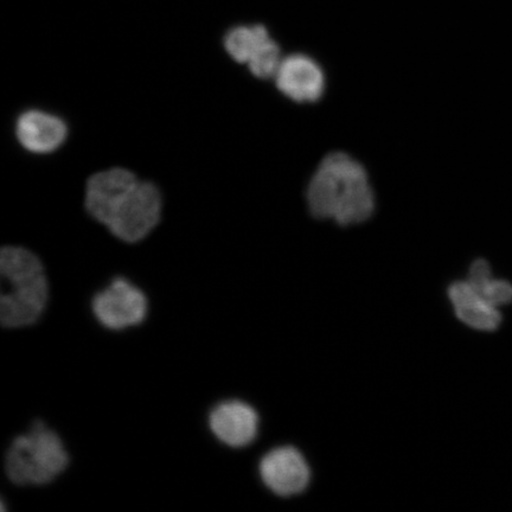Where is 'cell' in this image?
<instances>
[{
	"instance_id": "cell-1",
	"label": "cell",
	"mask_w": 512,
	"mask_h": 512,
	"mask_svg": "<svg viewBox=\"0 0 512 512\" xmlns=\"http://www.w3.org/2000/svg\"><path fill=\"white\" fill-rule=\"evenodd\" d=\"M86 208L115 238L133 243L146 238L159 223L162 196L155 184L114 168L88 179Z\"/></svg>"
},
{
	"instance_id": "cell-2",
	"label": "cell",
	"mask_w": 512,
	"mask_h": 512,
	"mask_svg": "<svg viewBox=\"0 0 512 512\" xmlns=\"http://www.w3.org/2000/svg\"><path fill=\"white\" fill-rule=\"evenodd\" d=\"M306 198L313 216L335 220L341 226L366 221L375 209L366 169L344 152H332L322 160Z\"/></svg>"
},
{
	"instance_id": "cell-3",
	"label": "cell",
	"mask_w": 512,
	"mask_h": 512,
	"mask_svg": "<svg viewBox=\"0 0 512 512\" xmlns=\"http://www.w3.org/2000/svg\"><path fill=\"white\" fill-rule=\"evenodd\" d=\"M2 298L0 322L23 328L37 322L48 303V280L38 256L23 247H4L0 253Z\"/></svg>"
},
{
	"instance_id": "cell-4",
	"label": "cell",
	"mask_w": 512,
	"mask_h": 512,
	"mask_svg": "<svg viewBox=\"0 0 512 512\" xmlns=\"http://www.w3.org/2000/svg\"><path fill=\"white\" fill-rule=\"evenodd\" d=\"M68 453L59 435L35 421L30 432L19 435L5 457L6 475L18 485L53 482L68 466Z\"/></svg>"
},
{
	"instance_id": "cell-5",
	"label": "cell",
	"mask_w": 512,
	"mask_h": 512,
	"mask_svg": "<svg viewBox=\"0 0 512 512\" xmlns=\"http://www.w3.org/2000/svg\"><path fill=\"white\" fill-rule=\"evenodd\" d=\"M224 48L233 60L245 63L256 78H274L280 66V48L264 25L238 27L224 37Z\"/></svg>"
},
{
	"instance_id": "cell-6",
	"label": "cell",
	"mask_w": 512,
	"mask_h": 512,
	"mask_svg": "<svg viewBox=\"0 0 512 512\" xmlns=\"http://www.w3.org/2000/svg\"><path fill=\"white\" fill-rule=\"evenodd\" d=\"M96 319L110 330H123L143 323L147 315L145 294L124 278L112 281L93 299Z\"/></svg>"
},
{
	"instance_id": "cell-7",
	"label": "cell",
	"mask_w": 512,
	"mask_h": 512,
	"mask_svg": "<svg viewBox=\"0 0 512 512\" xmlns=\"http://www.w3.org/2000/svg\"><path fill=\"white\" fill-rule=\"evenodd\" d=\"M260 476L274 494L288 497L306 489L311 473L303 454L296 448L279 447L262 458Z\"/></svg>"
},
{
	"instance_id": "cell-8",
	"label": "cell",
	"mask_w": 512,
	"mask_h": 512,
	"mask_svg": "<svg viewBox=\"0 0 512 512\" xmlns=\"http://www.w3.org/2000/svg\"><path fill=\"white\" fill-rule=\"evenodd\" d=\"M281 93L297 102H315L322 98L325 76L319 64L304 54H294L281 61L274 76Z\"/></svg>"
},
{
	"instance_id": "cell-9",
	"label": "cell",
	"mask_w": 512,
	"mask_h": 512,
	"mask_svg": "<svg viewBox=\"0 0 512 512\" xmlns=\"http://www.w3.org/2000/svg\"><path fill=\"white\" fill-rule=\"evenodd\" d=\"M209 426L215 437L230 447L252 444L258 434L259 416L242 401L220 403L210 413Z\"/></svg>"
},
{
	"instance_id": "cell-10",
	"label": "cell",
	"mask_w": 512,
	"mask_h": 512,
	"mask_svg": "<svg viewBox=\"0 0 512 512\" xmlns=\"http://www.w3.org/2000/svg\"><path fill=\"white\" fill-rule=\"evenodd\" d=\"M66 123L54 114L30 110L19 115L16 137L25 150L38 153L54 152L66 142Z\"/></svg>"
},
{
	"instance_id": "cell-11",
	"label": "cell",
	"mask_w": 512,
	"mask_h": 512,
	"mask_svg": "<svg viewBox=\"0 0 512 512\" xmlns=\"http://www.w3.org/2000/svg\"><path fill=\"white\" fill-rule=\"evenodd\" d=\"M448 297L463 323L482 331L496 330L502 322L498 307L479 296L469 281H458L448 290Z\"/></svg>"
},
{
	"instance_id": "cell-12",
	"label": "cell",
	"mask_w": 512,
	"mask_h": 512,
	"mask_svg": "<svg viewBox=\"0 0 512 512\" xmlns=\"http://www.w3.org/2000/svg\"><path fill=\"white\" fill-rule=\"evenodd\" d=\"M467 281L491 305L498 307L512 302V285L492 278L490 265L485 260L473 262Z\"/></svg>"
}]
</instances>
